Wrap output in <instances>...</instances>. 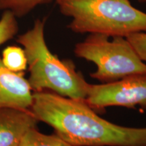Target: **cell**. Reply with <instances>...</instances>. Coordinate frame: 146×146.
<instances>
[{"instance_id":"obj_1","label":"cell","mask_w":146,"mask_h":146,"mask_svg":"<svg viewBox=\"0 0 146 146\" xmlns=\"http://www.w3.org/2000/svg\"><path fill=\"white\" fill-rule=\"evenodd\" d=\"M38 121L74 146H146V127H123L98 116L83 100L35 91L31 108Z\"/></svg>"},{"instance_id":"obj_2","label":"cell","mask_w":146,"mask_h":146,"mask_svg":"<svg viewBox=\"0 0 146 146\" xmlns=\"http://www.w3.org/2000/svg\"><path fill=\"white\" fill-rule=\"evenodd\" d=\"M47 18H38L33 26L18 36L23 47L30 75L28 81L32 90H47L75 100H85L89 84L70 60H60L53 54L45 39Z\"/></svg>"},{"instance_id":"obj_3","label":"cell","mask_w":146,"mask_h":146,"mask_svg":"<svg viewBox=\"0 0 146 146\" xmlns=\"http://www.w3.org/2000/svg\"><path fill=\"white\" fill-rule=\"evenodd\" d=\"M60 12L70 18L68 29L78 34L125 36L146 32V13L129 0H56Z\"/></svg>"},{"instance_id":"obj_4","label":"cell","mask_w":146,"mask_h":146,"mask_svg":"<svg viewBox=\"0 0 146 146\" xmlns=\"http://www.w3.org/2000/svg\"><path fill=\"white\" fill-rule=\"evenodd\" d=\"M74 53L76 57L96 64L97 70L90 76L102 83L146 74V64L125 36L89 34L83 41L76 43Z\"/></svg>"},{"instance_id":"obj_5","label":"cell","mask_w":146,"mask_h":146,"mask_svg":"<svg viewBox=\"0 0 146 146\" xmlns=\"http://www.w3.org/2000/svg\"><path fill=\"white\" fill-rule=\"evenodd\" d=\"M85 101L94 110L122 106L146 110V74L129 76L111 83L89 84Z\"/></svg>"},{"instance_id":"obj_6","label":"cell","mask_w":146,"mask_h":146,"mask_svg":"<svg viewBox=\"0 0 146 146\" xmlns=\"http://www.w3.org/2000/svg\"><path fill=\"white\" fill-rule=\"evenodd\" d=\"M32 91L24 72L8 70L0 58V108L31 110L33 95Z\"/></svg>"},{"instance_id":"obj_7","label":"cell","mask_w":146,"mask_h":146,"mask_svg":"<svg viewBox=\"0 0 146 146\" xmlns=\"http://www.w3.org/2000/svg\"><path fill=\"white\" fill-rule=\"evenodd\" d=\"M37 121L30 110L0 108V146H18Z\"/></svg>"},{"instance_id":"obj_8","label":"cell","mask_w":146,"mask_h":146,"mask_svg":"<svg viewBox=\"0 0 146 146\" xmlns=\"http://www.w3.org/2000/svg\"><path fill=\"white\" fill-rule=\"evenodd\" d=\"M18 146H74L60 137L56 134H43L36 127L30 129Z\"/></svg>"},{"instance_id":"obj_9","label":"cell","mask_w":146,"mask_h":146,"mask_svg":"<svg viewBox=\"0 0 146 146\" xmlns=\"http://www.w3.org/2000/svg\"><path fill=\"white\" fill-rule=\"evenodd\" d=\"M1 61L8 70L14 72H24L27 67L26 54L23 48L8 46L3 50Z\"/></svg>"},{"instance_id":"obj_10","label":"cell","mask_w":146,"mask_h":146,"mask_svg":"<svg viewBox=\"0 0 146 146\" xmlns=\"http://www.w3.org/2000/svg\"><path fill=\"white\" fill-rule=\"evenodd\" d=\"M52 0H0V10L10 11L16 18H22L40 5Z\"/></svg>"},{"instance_id":"obj_11","label":"cell","mask_w":146,"mask_h":146,"mask_svg":"<svg viewBox=\"0 0 146 146\" xmlns=\"http://www.w3.org/2000/svg\"><path fill=\"white\" fill-rule=\"evenodd\" d=\"M18 31L17 18L10 11H3L0 18V45L14 38Z\"/></svg>"},{"instance_id":"obj_12","label":"cell","mask_w":146,"mask_h":146,"mask_svg":"<svg viewBox=\"0 0 146 146\" xmlns=\"http://www.w3.org/2000/svg\"><path fill=\"white\" fill-rule=\"evenodd\" d=\"M128 41L139 58L146 62V32H139L128 35Z\"/></svg>"},{"instance_id":"obj_13","label":"cell","mask_w":146,"mask_h":146,"mask_svg":"<svg viewBox=\"0 0 146 146\" xmlns=\"http://www.w3.org/2000/svg\"><path fill=\"white\" fill-rule=\"evenodd\" d=\"M139 3H146V0H137Z\"/></svg>"}]
</instances>
